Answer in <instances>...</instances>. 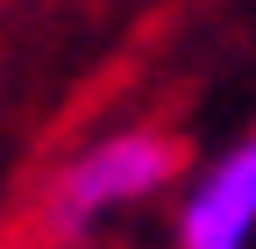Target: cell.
I'll list each match as a JSON object with an SVG mask.
<instances>
[{
	"instance_id": "obj_1",
	"label": "cell",
	"mask_w": 256,
	"mask_h": 249,
	"mask_svg": "<svg viewBox=\"0 0 256 249\" xmlns=\"http://www.w3.org/2000/svg\"><path fill=\"white\" fill-rule=\"evenodd\" d=\"M185 142L164 121H107V128L78 136L64 157L43 171L36 200H28V242L43 249H78L121 214H142L171 200L185 185Z\"/></svg>"
},
{
	"instance_id": "obj_2",
	"label": "cell",
	"mask_w": 256,
	"mask_h": 249,
	"mask_svg": "<svg viewBox=\"0 0 256 249\" xmlns=\"http://www.w3.org/2000/svg\"><path fill=\"white\" fill-rule=\"evenodd\" d=\"M171 249H256V128L185 171L171 192Z\"/></svg>"
}]
</instances>
